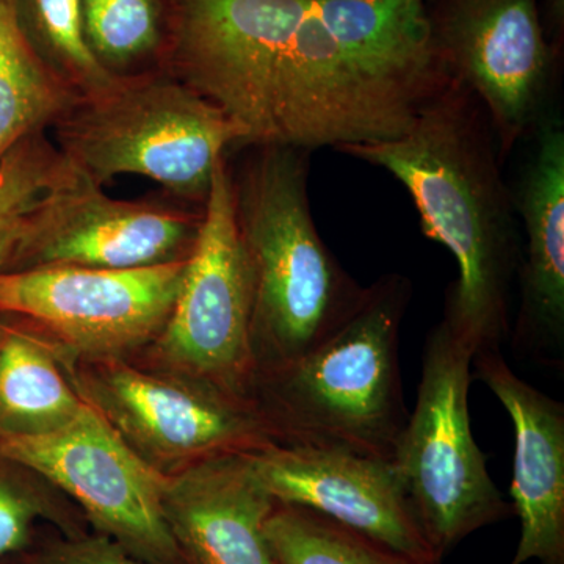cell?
Instances as JSON below:
<instances>
[{"mask_svg":"<svg viewBox=\"0 0 564 564\" xmlns=\"http://www.w3.org/2000/svg\"><path fill=\"white\" fill-rule=\"evenodd\" d=\"M473 361L447 323H437L423 348L413 413L393 452V467L440 560L469 534L514 514L470 429Z\"/></svg>","mask_w":564,"mask_h":564,"instance_id":"cell-6","label":"cell"},{"mask_svg":"<svg viewBox=\"0 0 564 564\" xmlns=\"http://www.w3.org/2000/svg\"><path fill=\"white\" fill-rule=\"evenodd\" d=\"M185 261L143 269L55 265L0 272V313L39 323L69 350L95 359L161 336Z\"/></svg>","mask_w":564,"mask_h":564,"instance_id":"cell-10","label":"cell"},{"mask_svg":"<svg viewBox=\"0 0 564 564\" xmlns=\"http://www.w3.org/2000/svg\"><path fill=\"white\" fill-rule=\"evenodd\" d=\"M250 456L278 503L307 508L422 562L443 563L391 462L278 443L250 448Z\"/></svg>","mask_w":564,"mask_h":564,"instance_id":"cell-13","label":"cell"},{"mask_svg":"<svg viewBox=\"0 0 564 564\" xmlns=\"http://www.w3.org/2000/svg\"><path fill=\"white\" fill-rule=\"evenodd\" d=\"M17 9L22 31L41 61L77 95H95L118 76L93 54L80 0H17Z\"/></svg>","mask_w":564,"mask_h":564,"instance_id":"cell-20","label":"cell"},{"mask_svg":"<svg viewBox=\"0 0 564 564\" xmlns=\"http://www.w3.org/2000/svg\"><path fill=\"white\" fill-rule=\"evenodd\" d=\"M55 491L28 467L0 455V560L28 547L39 522L50 521L65 534L82 533Z\"/></svg>","mask_w":564,"mask_h":564,"instance_id":"cell-22","label":"cell"},{"mask_svg":"<svg viewBox=\"0 0 564 564\" xmlns=\"http://www.w3.org/2000/svg\"><path fill=\"white\" fill-rule=\"evenodd\" d=\"M202 221L203 210L110 198L74 169L22 218L9 262H18L17 270H124L185 261Z\"/></svg>","mask_w":564,"mask_h":564,"instance_id":"cell-11","label":"cell"},{"mask_svg":"<svg viewBox=\"0 0 564 564\" xmlns=\"http://www.w3.org/2000/svg\"><path fill=\"white\" fill-rule=\"evenodd\" d=\"M265 536L276 564H443L422 562L296 505H276Z\"/></svg>","mask_w":564,"mask_h":564,"instance_id":"cell-19","label":"cell"},{"mask_svg":"<svg viewBox=\"0 0 564 564\" xmlns=\"http://www.w3.org/2000/svg\"><path fill=\"white\" fill-rule=\"evenodd\" d=\"M429 18L448 77L484 106L503 163L554 113L560 52L540 0H429Z\"/></svg>","mask_w":564,"mask_h":564,"instance_id":"cell-7","label":"cell"},{"mask_svg":"<svg viewBox=\"0 0 564 564\" xmlns=\"http://www.w3.org/2000/svg\"><path fill=\"white\" fill-rule=\"evenodd\" d=\"M343 152L386 170L410 193L422 232L458 267L443 321L474 356L499 350L510 329L521 240L484 106L452 82L399 139Z\"/></svg>","mask_w":564,"mask_h":564,"instance_id":"cell-2","label":"cell"},{"mask_svg":"<svg viewBox=\"0 0 564 564\" xmlns=\"http://www.w3.org/2000/svg\"><path fill=\"white\" fill-rule=\"evenodd\" d=\"M18 231H20V225L0 232V272H2L6 263L10 261L11 252H13L14 243H17Z\"/></svg>","mask_w":564,"mask_h":564,"instance_id":"cell-25","label":"cell"},{"mask_svg":"<svg viewBox=\"0 0 564 564\" xmlns=\"http://www.w3.org/2000/svg\"><path fill=\"white\" fill-rule=\"evenodd\" d=\"M533 150L513 193L524 226L519 262L521 307L513 340L545 364L562 366L564 355V126L558 113L545 118L530 137Z\"/></svg>","mask_w":564,"mask_h":564,"instance_id":"cell-14","label":"cell"},{"mask_svg":"<svg viewBox=\"0 0 564 564\" xmlns=\"http://www.w3.org/2000/svg\"><path fill=\"white\" fill-rule=\"evenodd\" d=\"M474 377L503 404L514 430L511 499L521 536L510 564H564V406L522 380L499 350L477 352Z\"/></svg>","mask_w":564,"mask_h":564,"instance_id":"cell-16","label":"cell"},{"mask_svg":"<svg viewBox=\"0 0 564 564\" xmlns=\"http://www.w3.org/2000/svg\"><path fill=\"white\" fill-rule=\"evenodd\" d=\"M32 564H150L101 533L65 534L33 556Z\"/></svg>","mask_w":564,"mask_h":564,"instance_id":"cell-24","label":"cell"},{"mask_svg":"<svg viewBox=\"0 0 564 564\" xmlns=\"http://www.w3.org/2000/svg\"><path fill=\"white\" fill-rule=\"evenodd\" d=\"M276 505L250 451L185 464L163 489V514L187 564H276L265 536Z\"/></svg>","mask_w":564,"mask_h":564,"instance_id":"cell-15","label":"cell"},{"mask_svg":"<svg viewBox=\"0 0 564 564\" xmlns=\"http://www.w3.org/2000/svg\"><path fill=\"white\" fill-rule=\"evenodd\" d=\"M161 350L196 380L248 400L252 381L251 282L237 231L226 155L215 170L198 239L161 333Z\"/></svg>","mask_w":564,"mask_h":564,"instance_id":"cell-9","label":"cell"},{"mask_svg":"<svg viewBox=\"0 0 564 564\" xmlns=\"http://www.w3.org/2000/svg\"><path fill=\"white\" fill-rule=\"evenodd\" d=\"M50 348L28 334L0 340V434L36 436L62 429L85 406Z\"/></svg>","mask_w":564,"mask_h":564,"instance_id":"cell-18","label":"cell"},{"mask_svg":"<svg viewBox=\"0 0 564 564\" xmlns=\"http://www.w3.org/2000/svg\"><path fill=\"white\" fill-rule=\"evenodd\" d=\"M85 35L110 73L126 74L165 47L162 0H80Z\"/></svg>","mask_w":564,"mask_h":564,"instance_id":"cell-21","label":"cell"},{"mask_svg":"<svg viewBox=\"0 0 564 564\" xmlns=\"http://www.w3.org/2000/svg\"><path fill=\"white\" fill-rule=\"evenodd\" d=\"M52 128L63 158L93 184L137 174L202 207L226 151L245 147L228 115L166 70L118 74Z\"/></svg>","mask_w":564,"mask_h":564,"instance_id":"cell-5","label":"cell"},{"mask_svg":"<svg viewBox=\"0 0 564 564\" xmlns=\"http://www.w3.org/2000/svg\"><path fill=\"white\" fill-rule=\"evenodd\" d=\"M165 55L245 147L395 140L452 84L429 0H176Z\"/></svg>","mask_w":564,"mask_h":564,"instance_id":"cell-1","label":"cell"},{"mask_svg":"<svg viewBox=\"0 0 564 564\" xmlns=\"http://www.w3.org/2000/svg\"><path fill=\"white\" fill-rule=\"evenodd\" d=\"M93 406L137 454L191 464L223 452L274 443L254 404L202 381L177 384L104 359L84 389Z\"/></svg>","mask_w":564,"mask_h":564,"instance_id":"cell-12","label":"cell"},{"mask_svg":"<svg viewBox=\"0 0 564 564\" xmlns=\"http://www.w3.org/2000/svg\"><path fill=\"white\" fill-rule=\"evenodd\" d=\"M73 173V165L43 132L17 144L0 162V232L20 225L47 192Z\"/></svg>","mask_w":564,"mask_h":564,"instance_id":"cell-23","label":"cell"},{"mask_svg":"<svg viewBox=\"0 0 564 564\" xmlns=\"http://www.w3.org/2000/svg\"><path fill=\"white\" fill-rule=\"evenodd\" d=\"M77 99L29 43L17 0H0V162L22 140L52 128Z\"/></svg>","mask_w":564,"mask_h":564,"instance_id":"cell-17","label":"cell"},{"mask_svg":"<svg viewBox=\"0 0 564 564\" xmlns=\"http://www.w3.org/2000/svg\"><path fill=\"white\" fill-rule=\"evenodd\" d=\"M0 455L79 505L98 533L150 564H187L163 514L166 475L147 462L95 406L36 436L0 434Z\"/></svg>","mask_w":564,"mask_h":564,"instance_id":"cell-8","label":"cell"},{"mask_svg":"<svg viewBox=\"0 0 564 564\" xmlns=\"http://www.w3.org/2000/svg\"><path fill=\"white\" fill-rule=\"evenodd\" d=\"M413 285L378 278L321 345L281 369L252 378L250 391L274 443L350 452L391 462L406 425L400 329ZM250 393V392H248Z\"/></svg>","mask_w":564,"mask_h":564,"instance_id":"cell-4","label":"cell"},{"mask_svg":"<svg viewBox=\"0 0 564 564\" xmlns=\"http://www.w3.org/2000/svg\"><path fill=\"white\" fill-rule=\"evenodd\" d=\"M231 170L251 282L252 378L302 358L339 328L364 288L323 242L311 210V152L250 147Z\"/></svg>","mask_w":564,"mask_h":564,"instance_id":"cell-3","label":"cell"}]
</instances>
